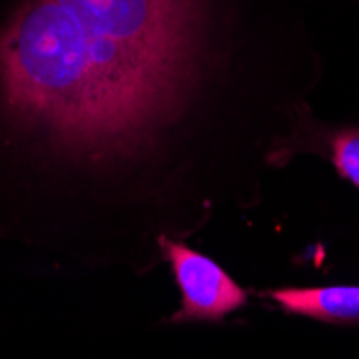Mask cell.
<instances>
[{
	"label": "cell",
	"instance_id": "1",
	"mask_svg": "<svg viewBox=\"0 0 359 359\" xmlns=\"http://www.w3.org/2000/svg\"><path fill=\"white\" fill-rule=\"evenodd\" d=\"M203 0H24L0 30L7 118L72 157L136 155L194 84Z\"/></svg>",
	"mask_w": 359,
	"mask_h": 359
},
{
	"label": "cell",
	"instance_id": "2",
	"mask_svg": "<svg viewBox=\"0 0 359 359\" xmlns=\"http://www.w3.org/2000/svg\"><path fill=\"white\" fill-rule=\"evenodd\" d=\"M161 250L181 290V310L175 314L177 323H215L248 302L245 290L209 256L168 239L161 241Z\"/></svg>",
	"mask_w": 359,
	"mask_h": 359
},
{
	"label": "cell",
	"instance_id": "3",
	"mask_svg": "<svg viewBox=\"0 0 359 359\" xmlns=\"http://www.w3.org/2000/svg\"><path fill=\"white\" fill-rule=\"evenodd\" d=\"M273 299L292 314L330 320L359 323V286H318V288H280Z\"/></svg>",
	"mask_w": 359,
	"mask_h": 359
},
{
	"label": "cell",
	"instance_id": "4",
	"mask_svg": "<svg viewBox=\"0 0 359 359\" xmlns=\"http://www.w3.org/2000/svg\"><path fill=\"white\" fill-rule=\"evenodd\" d=\"M332 159L338 175L359 189V129H344L332 138Z\"/></svg>",
	"mask_w": 359,
	"mask_h": 359
}]
</instances>
